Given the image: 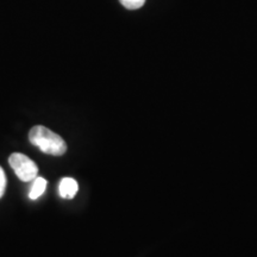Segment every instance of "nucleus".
<instances>
[{
  "label": "nucleus",
  "mask_w": 257,
  "mask_h": 257,
  "mask_svg": "<svg viewBox=\"0 0 257 257\" xmlns=\"http://www.w3.org/2000/svg\"><path fill=\"white\" fill-rule=\"evenodd\" d=\"M29 140L34 146L49 155L61 156L67 152V144L63 138L43 125L32 127L29 134Z\"/></svg>",
  "instance_id": "nucleus-1"
},
{
  "label": "nucleus",
  "mask_w": 257,
  "mask_h": 257,
  "mask_svg": "<svg viewBox=\"0 0 257 257\" xmlns=\"http://www.w3.org/2000/svg\"><path fill=\"white\" fill-rule=\"evenodd\" d=\"M10 166L23 182H30L37 178L38 167L31 159L21 153H14L9 159Z\"/></svg>",
  "instance_id": "nucleus-2"
},
{
  "label": "nucleus",
  "mask_w": 257,
  "mask_h": 257,
  "mask_svg": "<svg viewBox=\"0 0 257 257\" xmlns=\"http://www.w3.org/2000/svg\"><path fill=\"white\" fill-rule=\"evenodd\" d=\"M79 186L76 180L72 178H63L61 180L60 186H59V192L60 195L64 199H73L75 197V194L78 193Z\"/></svg>",
  "instance_id": "nucleus-3"
},
{
  "label": "nucleus",
  "mask_w": 257,
  "mask_h": 257,
  "mask_svg": "<svg viewBox=\"0 0 257 257\" xmlns=\"http://www.w3.org/2000/svg\"><path fill=\"white\" fill-rule=\"evenodd\" d=\"M47 180L43 179V178H36L34 180V185H32V187L30 189V193H29V197L32 200H36L41 197L42 194H43L44 191H46L47 188Z\"/></svg>",
  "instance_id": "nucleus-4"
},
{
  "label": "nucleus",
  "mask_w": 257,
  "mask_h": 257,
  "mask_svg": "<svg viewBox=\"0 0 257 257\" xmlns=\"http://www.w3.org/2000/svg\"><path fill=\"white\" fill-rule=\"evenodd\" d=\"M120 4L127 10H137L141 9L146 4V0H119Z\"/></svg>",
  "instance_id": "nucleus-5"
},
{
  "label": "nucleus",
  "mask_w": 257,
  "mask_h": 257,
  "mask_svg": "<svg viewBox=\"0 0 257 257\" xmlns=\"http://www.w3.org/2000/svg\"><path fill=\"white\" fill-rule=\"evenodd\" d=\"M6 188V176L4 170H3L2 167H0V198L4 195Z\"/></svg>",
  "instance_id": "nucleus-6"
}]
</instances>
